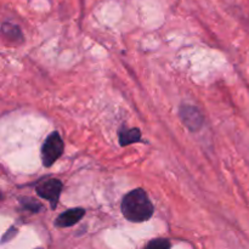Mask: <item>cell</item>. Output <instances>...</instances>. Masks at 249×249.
<instances>
[{
  "instance_id": "obj_1",
  "label": "cell",
  "mask_w": 249,
  "mask_h": 249,
  "mask_svg": "<svg viewBox=\"0 0 249 249\" xmlns=\"http://www.w3.org/2000/svg\"><path fill=\"white\" fill-rule=\"evenodd\" d=\"M122 213L131 223H143L153 215L152 202L145 190L135 189L126 194L122 201Z\"/></svg>"
},
{
  "instance_id": "obj_2",
  "label": "cell",
  "mask_w": 249,
  "mask_h": 249,
  "mask_svg": "<svg viewBox=\"0 0 249 249\" xmlns=\"http://www.w3.org/2000/svg\"><path fill=\"white\" fill-rule=\"evenodd\" d=\"M65 143L57 131L51 133L41 146V162L45 168L53 167V163L62 156Z\"/></svg>"
},
{
  "instance_id": "obj_3",
  "label": "cell",
  "mask_w": 249,
  "mask_h": 249,
  "mask_svg": "<svg viewBox=\"0 0 249 249\" xmlns=\"http://www.w3.org/2000/svg\"><path fill=\"white\" fill-rule=\"evenodd\" d=\"M62 182L58 179H49L46 181L41 182L40 185H38L36 189V194L39 197L46 199L51 203V207L53 209L56 208V204H57L58 199H60L61 192H62Z\"/></svg>"
},
{
  "instance_id": "obj_4",
  "label": "cell",
  "mask_w": 249,
  "mask_h": 249,
  "mask_svg": "<svg viewBox=\"0 0 249 249\" xmlns=\"http://www.w3.org/2000/svg\"><path fill=\"white\" fill-rule=\"evenodd\" d=\"M179 114L182 123L191 131L199 130L202 128V125H203V116H202V113L196 107L190 106V105H182L180 107Z\"/></svg>"
},
{
  "instance_id": "obj_5",
  "label": "cell",
  "mask_w": 249,
  "mask_h": 249,
  "mask_svg": "<svg viewBox=\"0 0 249 249\" xmlns=\"http://www.w3.org/2000/svg\"><path fill=\"white\" fill-rule=\"evenodd\" d=\"M85 215V209L83 208H72L65 211L56 218L55 225L57 228H71L75 224L79 223Z\"/></svg>"
},
{
  "instance_id": "obj_6",
  "label": "cell",
  "mask_w": 249,
  "mask_h": 249,
  "mask_svg": "<svg viewBox=\"0 0 249 249\" xmlns=\"http://www.w3.org/2000/svg\"><path fill=\"white\" fill-rule=\"evenodd\" d=\"M141 140V131L138 128L122 129L119 131V143L121 146H128L131 143L139 142Z\"/></svg>"
},
{
  "instance_id": "obj_7",
  "label": "cell",
  "mask_w": 249,
  "mask_h": 249,
  "mask_svg": "<svg viewBox=\"0 0 249 249\" xmlns=\"http://www.w3.org/2000/svg\"><path fill=\"white\" fill-rule=\"evenodd\" d=\"M145 249H170V242L165 238H156L150 241Z\"/></svg>"
},
{
  "instance_id": "obj_8",
  "label": "cell",
  "mask_w": 249,
  "mask_h": 249,
  "mask_svg": "<svg viewBox=\"0 0 249 249\" xmlns=\"http://www.w3.org/2000/svg\"><path fill=\"white\" fill-rule=\"evenodd\" d=\"M19 202H21V204L24 207V208L28 209V211L31 212H34V213L39 212V209L41 208L40 204H39L36 201H34L33 198H24V197H22V198L19 199Z\"/></svg>"
},
{
  "instance_id": "obj_9",
  "label": "cell",
  "mask_w": 249,
  "mask_h": 249,
  "mask_svg": "<svg viewBox=\"0 0 249 249\" xmlns=\"http://www.w3.org/2000/svg\"><path fill=\"white\" fill-rule=\"evenodd\" d=\"M2 32H4L6 36H9L10 38H19V36H21V29L17 26H14V24L4 23V26H2Z\"/></svg>"
},
{
  "instance_id": "obj_10",
  "label": "cell",
  "mask_w": 249,
  "mask_h": 249,
  "mask_svg": "<svg viewBox=\"0 0 249 249\" xmlns=\"http://www.w3.org/2000/svg\"><path fill=\"white\" fill-rule=\"evenodd\" d=\"M38 249H40V248H38Z\"/></svg>"
}]
</instances>
